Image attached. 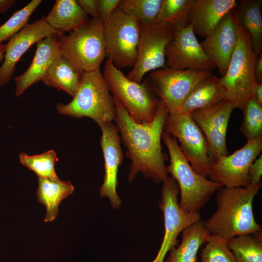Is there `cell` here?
<instances>
[{"instance_id": "18", "label": "cell", "mask_w": 262, "mask_h": 262, "mask_svg": "<svg viewBox=\"0 0 262 262\" xmlns=\"http://www.w3.org/2000/svg\"><path fill=\"white\" fill-rule=\"evenodd\" d=\"M54 34L57 33L48 23L45 16L28 24L12 36L5 45L3 62L0 66V86L10 82L16 64L32 45Z\"/></svg>"}, {"instance_id": "10", "label": "cell", "mask_w": 262, "mask_h": 262, "mask_svg": "<svg viewBox=\"0 0 262 262\" xmlns=\"http://www.w3.org/2000/svg\"><path fill=\"white\" fill-rule=\"evenodd\" d=\"M210 71L178 70L164 67L152 71L145 80L166 106L169 114L178 112L193 88L210 75Z\"/></svg>"}, {"instance_id": "23", "label": "cell", "mask_w": 262, "mask_h": 262, "mask_svg": "<svg viewBox=\"0 0 262 262\" xmlns=\"http://www.w3.org/2000/svg\"><path fill=\"white\" fill-rule=\"evenodd\" d=\"M48 23L57 34L70 32L88 20V16L75 0H57L48 16Z\"/></svg>"}, {"instance_id": "21", "label": "cell", "mask_w": 262, "mask_h": 262, "mask_svg": "<svg viewBox=\"0 0 262 262\" xmlns=\"http://www.w3.org/2000/svg\"><path fill=\"white\" fill-rule=\"evenodd\" d=\"M219 78L212 74L199 81L191 90L176 113L192 112L216 105L225 100V93Z\"/></svg>"}, {"instance_id": "4", "label": "cell", "mask_w": 262, "mask_h": 262, "mask_svg": "<svg viewBox=\"0 0 262 262\" xmlns=\"http://www.w3.org/2000/svg\"><path fill=\"white\" fill-rule=\"evenodd\" d=\"M57 111L75 118L88 117L99 126L114 121L115 107L100 69L82 72V80L73 99L68 104L58 103Z\"/></svg>"}, {"instance_id": "8", "label": "cell", "mask_w": 262, "mask_h": 262, "mask_svg": "<svg viewBox=\"0 0 262 262\" xmlns=\"http://www.w3.org/2000/svg\"><path fill=\"white\" fill-rule=\"evenodd\" d=\"M140 34L137 21L116 8L104 24L108 59L119 69L133 67L137 60Z\"/></svg>"}, {"instance_id": "31", "label": "cell", "mask_w": 262, "mask_h": 262, "mask_svg": "<svg viewBox=\"0 0 262 262\" xmlns=\"http://www.w3.org/2000/svg\"><path fill=\"white\" fill-rule=\"evenodd\" d=\"M243 119L240 131L246 141L262 137V105L251 96L243 109Z\"/></svg>"}, {"instance_id": "13", "label": "cell", "mask_w": 262, "mask_h": 262, "mask_svg": "<svg viewBox=\"0 0 262 262\" xmlns=\"http://www.w3.org/2000/svg\"><path fill=\"white\" fill-rule=\"evenodd\" d=\"M139 27L137 60L132 70L126 76L138 83L142 82L147 72L165 66V48L174 33L173 31L160 24Z\"/></svg>"}, {"instance_id": "7", "label": "cell", "mask_w": 262, "mask_h": 262, "mask_svg": "<svg viewBox=\"0 0 262 262\" xmlns=\"http://www.w3.org/2000/svg\"><path fill=\"white\" fill-rule=\"evenodd\" d=\"M102 74L113 98L133 121L144 123L153 119L159 98L145 80L138 83L130 80L109 59L105 63Z\"/></svg>"}, {"instance_id": "2", "label": "cell", "mask_w": 262, "mask_h": 262, "mask_svg": "<svg viewBox=\"0 0 262 262\" xmlns=\"http://www.w3.org/2000/svg\"><path fill=\"white\" fill-rule=\"evenodd\" d=\"M261 187V183L246 187H222L216 192L215 211L204 221L210 234L228 240L262 231L253 209L254 199Z\"/></svg>"}, {"instance_id": "1", "label": "cell", "mask_w": 262, "mask_h": 262, "mask_svg": "<svg viewBox=\"0 0 262 262\" xmlns=\"http://www.w3.org/2000/svg\"><path fill=\"white\" fill-rule=\"evenodd\" d=\"M113 99L115 107L114 121L127 148L126 156L131 161L129 182L141 172L147 179H151L157 183L164 182L169 176L165 164L169 157L163 152L161 145L165 121L169 115L166 106L159 98L153 119L150 122L138 123L117 100Z\"/></svg>"}, {"instance_id": "14", "label": "cell", "mask_w": 262, "mask_h": 262, "mask_svg": "<svg viewBox=\"0 0 262 262\" xmlns=\"http://www.w3.org/2000/svg\"><path fill=\"white\" fill-rule=\"evenodd\" d=\"M165 51V66L178 70L211 71L216 67L207 56L191 24L173 32Z\"/></svg>"}, {"instance_id": "26", "label": "cell", "mask_w": 262, "mask_h": 262, "mask_svg": "<svg viewBox=\"0 0 262 262\" xmlns=\"http://www.w3.org/2000/svg\"><path fill=\"white\" fill-rule=\"evenodd\" d=\"M262 0H241L236 6L240 24L248 33L257 56L262 49Z\"/></svg>"}, {"instance_id": "29", "label": "cell", "mask_w": 262, "mask_h": 262, "mask_svg": "<svg viewBox=\"0 0 262 262\" xmlns=\"http://www.w3.org/2000/svg\"><path fill=\"white\" fill-rule=\"evenodd\" d=\"M162 0H120L117 8L134 18L139 25L154 24Z\"/></svg>"}, {"instance_id": "32", "label": "cell", "mask_w": 262, "mask_h": 262, "mask_svg": "<svg viewBox=\"0 0 262 262\" xmlns=\"http://www.w3.org/2000/svg\"><path fill=\"white\" fill-rule=\"evenodd\" d=\"M42 1L32 0L23 8L14 13L4 23L0 25V42L8 40L26 26L31 15Z\"/></svg>"}, {"instance_id": "40", "label": "cell", "mask_w": 262, "mask_h": 262, "mask_svg": "<svg viewBox=\"0 0 262 262\" xmlns=\"http://www.w3.org/2000/svg\"><path fill=\"white\" fill-rule=\"evenodd\" d=\"M5 52V45L0 42V63L4 60V54Z\"/></svg>"}, {"instance_id": "39", "label": "cell", "mask_w": 262, "mask_h": 262, "mask_svg": "<svg viewBox=\"0 0 262 262\" xmlns=\"http://www.w3.org/2000/svg\"><path fill=\"white\" fill-rule=\"evenodd\" d=\"M15 2V0H0V14L8 11Z\"/></svg>"}, {"instance_id": "25", "label": "cell", "mask_w": 262, "mask_h": 262, "mask_svg": "<svg viewBox=\"0 0 262 262\" xmlns=\"http://www.w3.org/2000/svg\"><path fill=\"white\" fill-rule=\"evenodd\" d=\"M38 180L37 199L46 208L44 221L51 222L59 213L58 207L61 201L73 193L74 187L69 181H54L43 177H38Z\"/></svg>"}, {"instance_id": "38", "label": "cell", "mask_w": 262, "mask_h": 262, "mask_svg": "<svg viewBox=\"0 0 262 262\" xmlns=\"http://www.w3.org/2000/svg\"><path fill=\"white\" fill-rule=\"evenodd\" d=\"M252 96L258 103L262 105V83H256Z\"/></svg>"}, {"instance_id": "22", "label": "cell", "mask_w": 262, "mask_h": 262, "mask_svg": "<svg viewBox=\"0 0 262 262\" xmlns=\"http://www.w3.org/2000/svg\"><path fill=\"white\" fill-rule=\"evenodd\" d=\"M181 233L180 244L170 250L165 262H196L199 249L211 236L204 226L203 220H199L187 227Z\"/></svg>"}, {"instance_id": "27", "label": "cell", "mask_w": 262, "mask_h": 262, "mask_svg": "<svg viewBox=\"0 0 262 262\" xmlns=\"http://www.w3.org/2000/svg\"><path fill=\"white\" fill-rule=\"evenodd\" d=\"M195 0H162L154 24L175 30L190 24L189 16Z\"/></svg>"}, {"instance_id": "34", "label": "cell", "mask_w": 262, "mask_h": 262, "mask_svg": "<svg viewBox=\"0 0 262 262\" xmlns=\"http://www.w3.org/2000/svg\"><path fill=\"white\" fill-rule=\"evenodd\" d=\"M120 0H98V18L104 24L117 8Z\"/></svg>"}, {"instance_id": "19", "label": "cell", "mask_w": 262, "mask_h": 262, "mask_svg": "<svg viewBox=\"0 0 262 262\" xmlns=\"http://www.w3.org/2000/svg\"><path fill=\"white\" fill-rule=\"evenodd\" d=\"M32 63L21 75L15 78L16 97L21 96L34 83L42 81L52 63L61 56L57 34L39 40Z\"/></svg>"}, {"instance_id": "5", "label": "cell", "mask_w": 262, "mask_h": 262, "mask_svg": "<svg viewBox=\"0 0 262 262\" xmlns=\"http://www.w3.org/2000/svg\"><path fill=\"white\" fill-rule=\"evenodd\" d=\"M62 56L82 72L99 69L106 57L104 24L98 18H92L68 34H57Z\"/></svg>"}, {"instance_id": "35", "label": "cell", "mask_w": 262, "mask_h": 262, "mask_svg": "<svg viewBox=\"0 0 262 262\" xmlns=\"http://www.w3.org/2000/svg\"><path fill=\"white\" fill-rule=\"evenodd\" d=\"M262 175V155L256 159L250 165L248 172V179L249 185H257L261 183Z\"/></svg>"}, {"instance_id": "36", "label": "cell", "mask_w": 262, "mask_h": 262, "mask_svg": "<svg viewBox=\"0 0 262 262\" xmlns=\"http://www.w3.org/2000/svg\"><path fill=\"white\" fill-rule=\"evenodd\" d=\"M77 1L86 14L91 15L92 18H98V0H77Z\"/></svg>"}, {"instance_id": "17", "label": "cell", "mask_w": 262, "mask_h": 262, "mask_svg": "<svg viewBox=\"0 0 262 262\" xmlns=\"http://www.w3.org/2000/svg\"><path fill=\"white\" fill-rule=\"evenodd\" d=\"M98 126L102 132L100 142L104 161L103 182L99 194L101 197L109 199L114 209H118L122 200L116 192L117 176L118 167L124 159L121 137L116 126L112 122L103 123Z\"/></svg>"}, {"instance_id": "20", "label": "cell", "mask_w": 262, "mask_h": 262, "mask_svg": "<svg viewBox=\"0 0 262 262\" xmlns=\"http://www.w3.org/2000/svg\"><path fill=\"white\" fill-rule=\"evenodd\" d=\"M237 3L236 0H195L189 16L195 34L207 37Z\"/></svg>"}, {"instance_id": "6", "label": "cell", "mask_w": 262, "mask_h": 262, "mask_svg": "<svg viewBox=\"0 0 262 262\" xmlns=\"http://www.w3.org/2000/svg\"><path fill=\"white\" fill-rule=\"evenodd\" d=\"M258 56L252 47L248 33L240 25L236 47L228 69L219 83L225 93V100L234 109L243 110L252 96L256 84L254 66Z\"/></svg>"}, {"instance_id": "24", "label": "cell", "mask_w": 262, "mask_h": 262, "mask_svg": "<svg viewBox=\"0 0 262 262\" xmlns=\"http://www.w3.org/2000/svg\"><path fill=\"white\" fill-rule=\"evenodd\" d=\"M82 76V72L62 55L52 63L42 81L48 86L66 92L73 98L79 88Z\"/></svg>"}, {"instance_id": "9", "label": "cell", "mask_w": 262, "mask_h": 262, "mask_svg": "<svg viewBox=\"0 0 262 262\" xmlns=\"http://www.w3.org/2000/svg\"><path fill=\"white\" fill-rule=\"evenodd\" d=\"M164 131L179 141L181 151L194 170L208 178L212 164L209 145L190 113L169 114Z\"/></svg>"}, {"instance_id": "28", "label": "cell", "mask_w": 262, "mask_h": 262, "mask_svg": "<svg viewBox=\"0 0 262 262\" xmlns=\"http://www.w3.org/2000/svg\"><path fill=\"white\" fill-rule=\"evenodd\" d=\"M236 262H262V233L240 235L227 240Z\"/></svg>"}, {"instance_id": "37", "label": "cell", "mask_w": 262, "mask_h": 262, "mask_svg": "<svg viewBox=\"0 0 262 262\" xmlns=\"http://www.w3.org/2000/svg\"><path fill=\"white\" fill-rule=\"evenodd\" d=\"M254 76L257 83H262V53L257 57L254 66Z\"/></svg>"}, {"instance_id": "3", "label": "cell", "mask_w": 262, "mask_h": 262, "mask_svg": "<svg viewBox=\"0 0 262 262\" xmlns=\"http://www.w3.org/2000/svg\"><path fill=\"white\" fill-rule=\"evenodd\" d=\"M162 139L170 158L167 172L175 180L179 188L180 208L187 213L199 212L223 185L195 172L181 151L175 138L164 131Z\"/></svg>"}, {"instance_id": "11", "label": "cell", "mask_w": 262, "mask_h": 262, "mask_svg": "<svg viewBox=\"0 0 262 262\" xmlns=\"http://www.w3.org/2000/svg\"><path fill=\"white\" fill-rule=\"evenodd\" d=\"M179 193L176 181L169 176L163 182L159 202V209L164 213V238L156 257L151 262H164L167 252L177 246V238L182 231L200 220L199 212L187 213L180 208L178 201Z\"/></svg>"}, {"instance_id": "30", "label": "cell", "mask_w": 262, "mask_h": 262, "mask_svg": "<svg viewBox=\"0 0 262 262\" xmlns=\"http://www.w3.org/2000/svg\"><path fill=\"white\" fill-rule=\"evenodd\" d=\"M19 159L21 164L34 172L38 177L47 178L54 181L60 180L55 171L56 153L53 150L31 156L21 152Z\"/></svg>"}, {"instance_id": "33", "label": "cell", "mask_w": 262, "mask_h": 262, "mask_svg": "<svg viewBox=\"0 0 262 262\" xmlns=\"http://www.w3.org/2000/svg\"><path fill=\"white\" fill-rule=\"evenodd\" d=\"M205 244L200 253L201 262H236L227 240L211 235Z\"/></svg>"}, {"instance_id": "15", "label": "cell", "mask_w": 262, "mask_h": 262, "mask_svg": "<svg viewBox=\"0 0 262 262\" xmlns=\"http://www.w3.org/2000/svg\"><path fill=\"white\" fill-rule=\"evenodd\" d=\"M240 26L235 7L222 18L211 33L199 43L207 56L218 69L221 77L228 69L237 44Z\"/></svg>"}, {"instance_id": "16", "label": "cell", "mask_w": 262, "mask_h": 262, "mask_svg": "<svg viewBox=\"0 0 262 262\" xmlns=\"http://www.w3.org/2000/svg\"><path fill=\"white\" fill-rule=\"evenodd\" d=\"M233 109L228 101L224 100L216 105L190 113L207 141L212 162L219 157L229 154L226 134Z\"/></svg>"}, {"instance_id": "12", "label": "cell", "mask_w": 262, "mask_h": 262, "mask_svg": "<svg viewBox=\"0 0 262 262\" xmlns=\"http://www.w3.org/2000/svg\"><path fill=\"white\" fill-rule=\"evenodd\" d=\"M262 150V137L247 141L231 154L219 157L211 164L208 177L228 188L249 185V167Z\"/></svg>"}]
</instances>
